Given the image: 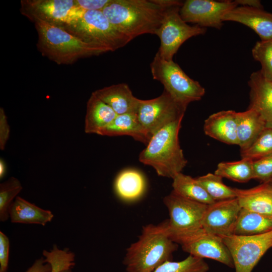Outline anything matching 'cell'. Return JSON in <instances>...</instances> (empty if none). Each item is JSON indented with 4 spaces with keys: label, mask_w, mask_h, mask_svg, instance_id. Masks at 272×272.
<instances>
[{
    "label": "cell",
    "mask_w": 272,
    "mask_h": 272,
    "mask_svg": "<svg viewBox=\"0 0 272 272\" xmlns=\"http://www.w3.org/2000/svg\"><path fill=\"white\" fill-rule=\"evenodd\" d=\"M9 218L14 223L45 226L53 218L52 212L41 209L24 198L17 196L9 209Z\"/></svg>",
    "instance_id": "7402d4cb"
},
{
    "label": "cell",
    "mask_w": 272,
    "mask_h": 272,
    "mask_svg": "<svg viewBox=\"0 0 272 272\" xmlns=\"http://www.w3.org/2000/svg\"><path fill=\"white\" fill-rule=\"evenodd\" d=\"M241 210L236 197L216 201L208 206L202 221V228L220 237L231 235Z\"/></svg>",
    "instance_id": "5bb4252c"
},
{
    "label": "cell",
    "mask_w": 272,
    "mask_h": 272,
    "mask_svg": "<svg viewBox=\"0 0 272 272\" xmlns=\"http://www.w3.org/2000/svg\"><path fill=\"white\" fill-rule=\"evenodd\" d=\"M253 179L268 183L272 178V156L253 161Z\"/></svg>",
    "instance_id": "836d02e7"
},
{
    "label": "cell",
    "mask_w": 272,
    "mask_h": 272,
    "mask_svg": "<svg viewBox=\"0 0 272 272\" xmlns=\"http://www.w3.org/2000/svg\"><path fill=\"white\" fill-rule=\"evenodd\" d=\"M20 181L11 177L0 185V221L5 222L9 218V209L13 199L22 189Z\"/></svg>",
    "instance_id": "4dcf8cb0"
},
{
    "label": "cell",
    "mask_w": 272,
    "mask_h": 272,
    "mask_svg": "<svg viewBox=\"0 0 272 272\" xmlns=\"http://www.w3.org/2000/svg\"><path fill=\"white\" fill-rule=\"evenodd\" d=\"M20 11L32 22L40 20L64 27L85 12L76 0H22Z\"/></svg>",
    "instance_id": "8fae6325"
},
{
    "label": "cell",
    "mask_w": 272,
    "mask_h": 272,
    "mask_svg": "<svg viewBox=\"0 0 272 272\" xmlns=\"http://www.w3.org/2000/svg\"><path fill=\"white\" fill-rule=\"evenodd\" d=\"M241 208L272 218V185L268 183L251 188H234Z\"/></svg>",
    "instance_id": "d6986e66"
},
{
    "label": "cell",
    "mask_w": 272,
    "mask_h": 272,
    "mask_svg": "<svg viewBox=\"0 0 272 272\" xmlns=\"http://www.w3.org/2000/svg\"><path fill=\"white\" fill-rule=\"evenodd\" d=\"M237 114L234 110H223L211 115L205 120V134L224 143L238 145Z\"/></svg>",
    "instance_id": "e0dca14e"
},
{
    "label": "cell",
    "mask_w": 272,
    "mask_h": 272,
    "mask_svg": "<svg viewBox=\"0 0 272 272\" xmlns=\"http://www.w3.org/2000/svg\"><path fill=\"white\" fill-rule=\"evenodd\" d=\"M117 115L111 107L93 92L87 103L85 132L100 135Z\"/></svg>",
    "instance_id": "ffe728a7"
},
{
    "label": "cell",
    "mask_w": 272,
    "mask_h": 272,
    "mask_svg": "<svg viewBox=\"0 0 272 272\" xmlns=\"http://www.w3.org/2000/svg\"><path fill=\"white\" fill-rule=\"evenodd\" d=\"M111 0H76L78 6L84 11H102Z\"/></svg>",
    "instance_id": "d590c367"
},
{
    "label": "cell",
    "mask_w": 272,
    "mask_h": 272,
    "mask_svg": "<svg viewBox=\"0 0 272 272\" xmlns=\"http://www.w3.org/2000/svg\"><path fill=\"white\" fill-rule=\"evenodd\" d=\"M209 266L203 259L189 255L179 261H168L153 272H208Z\"/></svg>",
    "instance_id": "f546056e"
},
{
    "label": "cell",
    "mask_w": 272,
    "mask_h": 272,
    "mask_svg": "<svg viewBox=\"0 0 272 272\" xmlns=\"http://www.w3.org/2000/svg\"><path fill=\"white\" fill-rule=\"evenodd\" d=\"M43 258L37 259L32 265L29 267L26 272H51L50 265L47 263Z\"/></svg>",
    "instance_id": "74e56055"
},
{
    "label": "cell",
    "mask_w": 272,
    "mask_h": 272,
    "mask_svg": "<svg viewBox=\"0 0 272 272\" xmlns=\"http://www.w3.org/2000/svg\"><path fill=\"white\" fill-rule=\"evenodd\" d=\"M93 93L111 107L117 115L137 112L140 99L133 96L125 83L105 87Z\"/></svg>",
    "instance_id": "ac0fdd59"
},
{
    "label": "cell",
    "mask_w": 272,
    "mask_h": 272,
    "mask_svg": "<svg viewBox=\"0 0 272 272\" xmlns=\"http://www.w3.org/2000/svg\"><path fill=\"white\" fill-rule=\"evenodd\" d=\"M63 28L82 40L108 51H115L131 41L114 27L102 11H85Z\"/></svg>",
    "instance_id": "5b68a950"
},
{
    "label": "cell",
    "mask_w": 272,
    "mask_h": 272,
    "mask_svg": "<svg viewBox=\"0 0 272 272\" xmlns=\"http://www.w3.org/2000/svg\"><path fill=\"white\" fill-rule=\"evenodd\" d=\"M10 241L8 237L0 232V272H7Z\"/></svg>",
    "instance_id": "e575fe53"
},
{
    "label": "cell",
    "mask_w": 272,
    "mask_h": 272,
    "mask_svg": "<svg viewBox=\"0 0 272 272\" xmlns=\"http://www.w3.org/2000/svg\"><path fill=\"white\" fill-rule=\"evenodd\" d=\"M177 244L170 238L165 221L144 227L138 240L127 249L123 260L127 272H153L171 261Z\"/></svg>",
    "instance_id": "7a4b0ae2"
},
{
    "label": "cell",
    "mask_w": 272,
    "mask_h": 272,
    "mask_svg": "<svg viewBox=\"0 0 272 272\" xmlns=\"http://www.w3.org/2000/svg\"><path fill=\"white\" fill-rule=\"evenodd\" d=\"M265 123L253 109L237 112V134L240 151L249 147L265 128Z\"/></svg>",
    "instance_id": "603a6c76"
},
{
    "label": "cell",
    "mask_w": 272,
    "mask_h": 272,
    "mask_svg": "<svg viewBox=\"0 0 272 272\" xmlns=\"http://www.w3.org/2000/svg\"><path fill=\"white\" fill-rule=\"evenodd\" d=\"M6 166L4 161L1 159L0 160V178H2L6 173Z\"/></svg>",
    "instance_id": "ab89813d"
},
{
    "label": "cell",
    "mask_w": 272,
    "mask_h": 272,
    "mask_svg": "<svg viewBox=\"0 0 272 272\" xmlns=\"http://www.w3.org/2000/svg\"><path fill=\"white\" fill-rule=\"evenodd\" d=\"M237 6L235 1L186 0L179 14L186 23L220 29L224 15Z\"/></svg>",
    "instance_id": "4fadbf2b"
},
{
    "label": "cell",
    "mask_w": 272,
    "mask_h": 272,
    "mask_svg": "<svg viewBox=\"0 0 272 272\" xmlns=\"http://www.w3.org/2000/svg\"><path fill=\"white\" fill-rule=\"evenodd\" d=\"M169 212L166 222L168 229L173 232H185L202 228L203 217L208 205L183 197L173 191L163 198Z\"/></svg>",
    "instance_id": "7c38bea8"
},
{
    "label": "cell",
    "mask_w": 272,
    "mask_h": 272,
    "mask_svg": "<svg viewBox=\"0 0 272 272\" xmlns=\"http://www.w3.org/2000/svg\"><path fill=\"white\" fill-rule=\"evenodd\" d=\"M182 3L177 0H111L102 12L131 40L143 34L156 35L168 9Z\"/></svg>",
    "instance_id": "6da1fadb"
},
{
    "label": "cell",
    "mask_w": 272,
    "mask_h": 272,
    "mask_svg": "<svg viewBox=\"0 0 272 272\" xmlns=\"http://www.w3.org/2000/svg\"><path fill=\"white\" fill-rule=\"evenodd\" d=\"M167 230L172 240L180 244L189 255L212 259L234 267L231 254L221 237L209 233L202 228L185 232L170 231L168 228Z\"/></svg>",
    "instance_id": "52a82bcc"
},
{
    "label": "cell",
    "mask_w": 272,
    "mask_h": 272,
    "mask_svg": "<svg viewBox=\"0 0 272 272\" xmlns=\"http://www.w3.org/2000/svg\"><path fill=\"white\" fill-rule=\"evenodd\" d=\"M153 78L159 81L173 99L187 108L188 104L200 100L205 94L198 82L188 77L173 60H167L157 52L150 64Z\"/></svg>",
    "instance_id": "8992f818"
},
{
    "label": "cell",
    "mask_w": 272,
    "mask_h": 272,
    "mask_svg": "<svg viewBox=\"0 0 272 272\" xmlns=\"http://www.w3.org/2000/svg\"><path fill=\"white\" fill-rule=\"evenodd\" d=\"M254 59L259 61L264 78L272 83V39L257 41L252 50Z\"/></svg>",
    "instance_id": "d6a6232c"
},
{
    "label": "cell",
    "mask_w": 272,
    "mask_h": 272,
    "mask_svg": "<svg viewBox=\"0 0 272 272\" xmlns=\"http://www.w3.org/2000/svg\"><path fill=\"white\" fill-rule=\"evenodd\" d=\"M271 230V217L241 208L231 235L252 236Z\"/></svg>",
    "instance_id": "d4e9b609"
},
{
    "label": "cell",
    "mask_w": 272,
    "mask_h": 272,
    "mask_svg": "<svg viewBox=\"0 0 272 272\" xmlns=\"http://www.w3.org/2000/svg\"><path fill=\"white\" fill-rule=\"evenodd\" d=\"M33 22L38 34V50L58 64H72L81 58L108 52L82 40L61 26L40 20Z\"/></svg>",
    "instance_id": "3957f363"
},
{
    "label": "cell",
    "mask_w": 272,
    "mask_h": 272,
    "mask_svg": "<svg viewBox=\"0 0 272 272\" xmlns=\"http://www.w3.org/2000/svg\"><path fill=\"white\" fill-rule=\"evenodd\" d=\"M186 109L164 90L161 95L155 98L140 99L137 114L151 139L155 133L165 125L183 119Z\"/></svg>",
    "instance_id": "9c48e42d"
},
{
    "label": "cell",
    "mask_w": 272,
    "mask_h": 272,
    "mask_svg": "<svg viewBox=\"0 0 272 272\" xmlns=\"http://www.w3.org/2000/svg\"><path fill=\"white\" fill-rule=\"evenodd\" d=\"M195 178L215 201L236 197L235 188L225 185L223 178L215 173H209Z\"/></svg>",
    "instance_id": "83f0119b"
},
{
    "label": "cell",
    "mask_w": 272,
    "mask_h": 272,
    "mask_svg": "<svg viewBox=\"0 0 272 272\" xmlns=\"http://www.w3.org/2000/svg\"><path fill=\"white\" fill-rule=\"evenodd\" d=\"M146 182L140 171L128 169L121 171L116 177L114 188L117 195L127 201L135 200L145 192Z\"/></svg>",
    "instance_id": "cb8c5ba5"
},
{
    "label": "cell",
    "mask_w": 272,
    "mask_h": 272,
    "mask_svg": "<svg viewBox=\"0 0 272 272\" xmlns=\"http://www.w3.org/2000/svg\"><path fill=\"white\" fill-rule=\"evenodd\" d=\"M182 120L173 121L158 131L139 155V161L152 167L160 176L173 179L187 165L178 139Z\"/></svg>",
    "instance_id": "277c9868"
},
{
    "label": "cell",
    "mask_w": 272,
    "mask_h": 272,
    "mask_svg": "<svg viewBox=\"0 0 272 272\" xmlns=\"http://www.w3.org/2000/svg\"><path fill=\"white\" fill-rule=\"evenodd\" d=\"M223 21L240 23L250 28L262 41L272 39V13L263 9L237 6L224 15Z\"/></svg>",
    "instance_id": "9a60e30c"
},
{
    "label": "cell",
    "mask_w": 272,
    "mask_h": 272,
    "mask_svg": "<svg viewBox=\"0 0 272 272\" xmlns=\"http://www.w3.org/2000/svg\"><path fill=\"white\" fill-rule=\"evenodd\" d=\"M60 272H72V269L64 270L61 271Z\"/></svg>",
    "instance_id": "60d3db41"
},
{
    "label": "cell",
    "mask_w": 272,
    "mask_h": 272,
    "mask_svg": "<svg viewBox=\"0 0 272 272\" xmlns=\"http://www.w3.org/2000/svg\"><path fill=\"white\" fill-rule=\"evenodd\" d=\"M238 6L263 9L261 2L259 0H236Z\"/></svg>",
    "instance_id": "f35d334b"
},
{
    "label": "cell",
    "mask_w": 272,
    "mask_h": 272,
    "mask_svg": "<svg viewBox=\"0 0 272 272\" xmlns=\"http://www.w3.org/2000/svg\"><path fill=\"white\" fill-rule=\"evenodd\" d=\"M10 127L7 116L3 108H0V149L3 150L8 140Z\"/></svg>",
    "instance_id": "8d00e7d4"
},
{
    "label": "cell",
    "mask_w": 272,
    "mask_h": 272,
    "mask_svg": "<svg viewBox=\"0 0 272 272\" xmlns=\"http://www.w3.org/2000/svg\"><path fill=\"white\" fill-rule=\"evenodd\" d=\"M101 135H128L146 146L150 138L138 119L137 113L119 114L100 133Z\"/></svg>",
    "instance_id": "44dd1931"
},
{
    "label": "cell",
    "mask_w": 272,
    "mask_h": 272,
    "mask_svg": "<svg viewBox=\"0 0 272 272\" xmlns=\"http://www.w3.org/2000/svg\"><path fill=\"white\" fill-rule=\"evenodd\" d=\"M215 174L238 182H246L253 179V161L241 158L233 162L218 164Z\"/></svg>",
    "instance_id": "4316f807"
},
{
    "label": "cell",
    "mask_w": 272,
    "mask_h": 272,
    "mask_svg": "<svg viewBox=\"0 0 272 272\" xmlns=\"http://www.w3.org/2000/svg\"><path fill=\"white\" fill-rule=\"evenodd\" d=\"M42 254L45 257V262L51 266V272H60L72 269L75 265L74 253L66 249H58L55 245H53L52 250H44Z\"/></svg>",
    "instance_id": "1f68e13d"
},
{
    "label": "cell",
    "mask_w": 272,
    "mask_h": 272,
    "mask_svg": "<svg viewBox=\"0 0 272 272\" xmlns=\"http://www.w3.org/2000/svg\"><path fill=\"white\" fill-rule=\"evenodd\" d=\"M240 152L241 158L252 161L272 156V128H265L249 147Z\"/></svg>",
    "instance_id": "f1b7e54d"
},
{
    "label": "cell",
    "mask_w": 272,
    "mask_h": 272,
    "mask_svg": "<svg viewBox=\"0 0 272 272\" xmlns=\"http://www.w3.org/2000/svg\"><path fill=\"white\" fill-rule=\"evenodd\" d=\"M221 238L231 254L236 272H251L272 247V230L252 236L229 235Z\"/></svg>",
    "instance_id": "30bf717a"
},
{
    "label": "cell",
    "mask_w": 272,
    "mask_h": 272,
    "mask_svg": "<svg viewBox=\"0 0 272 272\" xmlns=\"http://www.w3.org/2000/svg\"><path fill=\"white\" fill-rule=\"evenodd\" d=\"M249 108L254 109L264 120L266 127L272 128V83L262 76L260 70L251 74Z\"/></svg>",
    "instance_id": "2e32d148"
},
{
    "label": "cell",
    "mask_w": 272,
    "mask_h": 272,
    "mask_svg": "<svg viewBox=\"0 0 272 272\" xmlns=\"http://www.w3.org/2000/svg\"><path fill=\"white\" fill-rule=\"evenodd\" d=\"M268 183H269L271 185H272V178H271V180L269 181V182H268Z\"/></svg>",
    "instance_id": "b9f144b4"
},
{
    "label": "cell",
    "mask_w": 272,
    "mask_h": 272,
    "mask_svg": "<svg viewBox=\"0 0 272 272\" xmlns=\"http://www.w3.org/2000/svg\"><path fill=\"white\" fill-rule=\"evenodd\" d=\"M173 191L186 198L206 205L215 201L196 178L179 173L173 179Z\"/></svg>",
    "instance_id": "484cf974"
},
{
    "label": "cell",
    "mask_w": 272,
    "mask_h": 272,
    "mask_svg": "<svg viewBox=\"0 0 272 272\" xmlns=\"http://www.w3.org/2000/svg\"><path fill=\"white\" fill-rule=\"evenodd\" d=\"M182 4L168 9L156 34L160 40L157 53L167 60H173V56L185 41L192 37L204 34L207 30V28L197 25H189L182 19L179 10Z\"/></svg>",
    "instance_id": "ba28073f"
}]
</instances>
